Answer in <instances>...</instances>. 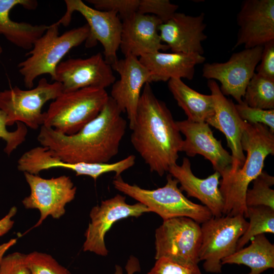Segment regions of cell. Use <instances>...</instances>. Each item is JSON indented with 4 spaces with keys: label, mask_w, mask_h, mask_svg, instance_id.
Wrapping results in <instances>:
<instances>
[{
    "label": "cell",
    "mask_w": 274,
    "mask_h": 274,
    "mask_svg": "<svg viewBox=\"0 0 274 274\" xmlns=\"http://www.w3.org/2000/svg\"><path fill=\"white\" fill-rule=\"evenodd\" d=\"M243 101L252 108L274 109V80L255 73L247 86Z\"/></svg>",
    "instance_id": "27"
},
{
    "label": "cell",
    "mask_w": 274,
    "mask_h": 274,
    "mask_svg": "<svg viewBox=\"0 0 274 274\" xmlns=\"http://www.w3.org/2000/svg\"><path fill=\"white\" fill-rule=\"evenodd\" d=\"M62 92L58 82L51 83L45 78H41L37 86L28 90L15 86L0 92V110L7 116V125L21 122L33 129L43 125V106L50 100H54Z\"/></svg>",
    "instance_id": "8"
},
{
    "label": "cell",
    "mask_w": 274,
    "mask_h": 274,
    "mask_svg": "<svg viewBox=\"0 0 274 274\" xmlns=\"http://www.w3.org/2000/svg\"><path fill=\"white\" fill-rule=\"evenodd\" d=\"M180 133L185 136L181 152L189 157L199 154L212 163L213 168L222 178L230 172L232 158L222 146L221 141L214 136L206 122H195L188 119L176 121Z\"/></svg>",
    "instance_id": "17"
},
{
    "label": "cell",
    "mask_w": 274,
    "mask_h": 274,
    "mask_svg": "<svg viewBox=\"0 0 274 274\" xmlns=\"http://www.w3.org/2000/svg\"><path fill=\"white\" fill-rule=\"evenodd\" d=\"M0 274H31L26 255L16 252L4 256L0 261Z\"/></svg>",
    "instance_id": "35"
},
{
    "label": "cell",
    "mask_w": 274,
    "mask_h": 274,
    "mask_svg": "<svg viewBox=\"0 0 274 274\" xmlns=\"http://www.w3.org/2000/svg\"><path fill=\"white\" fill-rule=\"evenodd\" d=\"M26 262L31 274H71L47 253L33 251L26 254Z\"/></svg>",
    "instance_id": "29"
},
{
    "label": "cell",
    "mask_w": 274,
    "mask_h": 274,
    "mask_svg": "<svg viewBox=\"0 0 274 274\" xmlns=\"http://www.w3.org/2000/svg\"><path fill=\"white\" fill-rule=\"evenodd\" d=\"M248 225V222L242 214L213 216L202 223L198 257L199 261H204L206 272H221L222 260L236 251L237 242Z\"/></svg>",
    "instance_id": "7"
},
{
    "label": "cell",
    "mask_w": 274,
    "mask_h": 274,
    "mask_svg": "<svg viewBox=\"0 0 274 274\" xmlns=\"http://www.w3.org/2000/svg\"><path fill=\"white\" fill-rule=\"evenodd\" d=\"M113 69L100 53L86 58L61 61L55 70L54 81L61 84L62 92L88 87L105 89L116 80Z\"/></svg>",
    "instance_id": "14"
},
{
    "label": "cell",
    "mask_w": 274,
    "mask_h": 274,
    "mask_svg": "<svg viewBox=\"0 0 274 274\" xmlns=\"http://www.w3.org/2000/svg\"><path fill=\"white\" fill-rule=\"evenodd\" d=\"M94 9L105 11H114L122 19L138 12L140 0H87Z\"/></svg>",
    "instance_id": "33"
},
{
    "label": "cell",
    "mask_w": 274,
    "mask_h": 274,
    "mask_svg": "<svg viewBox=\"0 0 274 274\" xmlns=\"http://www.w3.org/2000/svg\"><path fill=\"white\" fill-rule=\"evenodd\" d=\"M236 22L239 29L234 49L263 46L274 41V1H244Z\"/></svg>",
    "instance_id": "15"
},
{
    "label": "cell",
    "mask_w": 274,
    "mask_h": 274,
    "mask_svg": "<svg viewBox=\"0 0 274 274\" xmlns=\"http://www.w3.org/2000/svg\"><path fill=\"white\" fill-rule=\"evenodd\" d=\"M2 52H3V48L1 46V45L0 44V58H1V55L2 54Z\"/></svg>",
    "instance_id": "40"
},
{
    "label": "cell",
    "mask_w": 274,
    "mask_h": 274,
    "mask_svg": "<svg viewBox=\"0 0 274 274\" xmlns=\"http://www.w3.org/2000/svg\"><path fill=\"white\" fill-rule=\"evenodd\" d=\"M126 274H134L141 271V266L138 259L133 256H130L125 266ZM113 274H124L122 267L116 265Z\"/></svg>",
    "instance_id": "37"
},
{
    "label": "cell",
    "mask_w": 274,
    "mask_h": 274,
    "mask_svg": "<svg viewBox=\"0 0 274 274\" xmlns=\"http://www.w3.org/2000/svg\"><path fill=\"white\" fill-rule=\"evenodd\" d=\"M247 228L239 238L236 251L243 248L254 236L265 233H274V210L264 206L247 207Z\"/></svg>",
    "instance_id": "26"
},
{
    "label": "cell",
    "mask_w": 274,
    "mask_h": 274,
    "mask_svg": "<svg viewBox=\"0 0 274 274\" xmlns=\"http://www.w3.org/2000/svg\"><path fill=\"white\" fill-rule=\"evenodd\" d=\"M247 156L242 166L220 180L223 196V215L239 214L246 218V194L251 182L263 171L265 158L274 154V132L262 124H250L244 121L241 139Z\"/></svg>",
    "instance_id": "3"
},
{
    "label": "cell",
    "mask_w": 274,
    "mask_h": 274,
    "mask_svg": "<svg viewBox=\"0 0 274 274\" xmlns=\"http://www.w3.org/2000/svg\"><path fill=\"white\" fill-rule=\"evenodd\" d=\"M109 97L105 89L97 87L62 92L44 112L43 125L65 134H75L99 114Z\"/></svg>",
    "instance_id": "6"
},
{
    "label": "cell",
    "mask_w": 274,
    "mask_h": 274,
    "mask_svg": "<svg viewBox=\"0 0 274 274\" xmlns=\"http://www.w3.org/2000/svg\"><path fill=\"white\" fill-rule=\"evenodd\" d=\"M250 241L251 244L248 247L223 258L222 264L245 265L251 269L246 274H261L268 269L273 268L274 245L264 234L257 235Z\"/></svg>",
    "instance_id": "25"
},
{
    "label": "cell",
    "mask_w": 274,
    "mask_h": 274,
    "mask_svg": "<svg viewBox=\"0 0 274 274\" xmlns=\"http://www.w3.org/2000/svg\"><path fill=\"white\" fill-rule=\"evenodd\" d=\"M178 8L169 0H140L137 12L154 15L163 23L169 20Z\"/></svg>",
    "instance_id": "32"
},
{
    "label": "cell",
    "mask_w": 274,
    "mask_h": 274,
    "mask_svg": "<svg viewBox=\"0 0 274 274\" xmlns=\"http://www.w3.org/2000/svg\"><path fill=\"white\" fill-rule=\"evenodd\" d=\"M148 212L150 210L145 204L139 202L129 204L126 202V197L120 194L102 201L100 205L94 207L90 211L91 221L85 233L83 251L107 256L108 250L105 237L113 224L128 217H139Z\"/></svg>",
    "instance_id": "13"
},
{
    "label": "cell",
    "mask_w": 274,
    "mask_h": 274,
    "mask_svg": "<svg viewBox=\"0 0 274 274\" xmlns=\"http://www.w3.org/2000/svg\"><path fill=\"white\" fill-rule=\"evenodd\" d=\"M253 187L246 194L247 207L264 206L274 210V177L262 171L253 181Z\"/></svg>",
    "instance_id": "28"
},
{
    "label": "cell",
    "mask_w": 274,
    "mask_h": 274,
    "mask_svg": "<svg viewBox=\"0 0 274 274\" xmlns=\"http://www.w3.org/2000/svg\"><path fill=\"white\" fill-rule=\"evenodd\" d=\"M56 22L49 25L26 54L28 57L18 64L25 87L31 89L39 76L48 74L54 81L55 70L63 57L73 48L85 42L90 30L86 23L64 32H59Z\"/></svg>",
    "instance_id": "4"
},
{
    "label": "cell",
    "mask_w": 274,
    "mask_h": 274,
    "mask_svg": "<svg viewBox=\"0 0 274 274\" xmlns=\"http://www.w3.org/2000/svg\"><path fill=\"white\" fill-rule=\"evenodd\" d=\"M66 11L56 23L67 26L73 14L78 12L86 19L90 33L85 41V46L91 48L99 42L104 48V57L111 65L117 60V51L120 48L122 21L118 13L114 11L96 10L87 6L81 0H65Z\"/></svg>",
    "instance_id": "10"
},
{
    "label": "cell",
    "mask_w": 274,
    "mask_h": 274,
    "mask_svg": "<svg viewBox=\"0 0 274 274\" xmlns=\"http://www.w3.org/2000/svg\"><path fill=\"white\" fill-rule=\"evenodd\" d=\"M130 129L131 144L151 172L162 176L177 164L183 140L171 112L149 83L143 88Z\"/></svg>",
    "instance_id": "2"
},
{
    "label": "cell",
    "mask_w": 274,
    "mask_h": 274,
    "mask_svg": "<svg viewBox=\"0 0 274 274\" xmlns=\"http://www.w3.org/2000/svg\"><path fill=\"white\" fill-rule=\"evenodd\" d=\"M240 118L250 124H262L274 132V109L262 110L249 107L243 101L235 104Z\"/></svg>",
    "instance_id": "30"
},
{
    "label": "cell",
    "mask_w": 274,
    "mask_h": 274,
    "mask_svg": "<svg viewBox=\"0 0 274 274\" xmlns=\"http://www.w3.org/2000/svg\"><path fill=\"white\" fill-rule=\"evenodd\" d=\"M263 46H258L233 53L224 62L206 63L202 75L208 80L218 81L220 90L242 103L247 86L255 73Z\"/></svg>",
    "instance_id": "11"
},
{
    "label": "cell",
    "mask_w": 274,
    "mask_h": 274,
    "mask_svg": "<svg viewBox=\"0 0 274 274\" xmlns=\"http://www.w3.org/2000/svg\"><path fill=\"white\" fill-rule=\"evenodd\" d=\"M178 184L169 174L164 186L153 190L128 184L121 176L115 177L113 181L116 190L145 204L150 212L156 213L163 220L185 217L202 224L211 218L213 216L210 210L206 206L188 199L178 187Z\"/></svg>",
    "instance_id": "5"
},
{
    "label": "cell",
    "mask_w": 274,
    "mask_h": 274,
    "mask_svg": "<svg viewBox=\"0 0 274 274\" xmlns=\"http://www.w3.org/2000/svg\"><path fill=\"white\" fill-rule=\"evenodd\" d=\"M19 5L27 10H33L38 7V2L34 0H0V35L16 46L30 50L48 26L11 20L10 11Z\"/></svg>",
    "instance_id": "23"
},
{
    "label": "cell",
    "mask_w": 274,
    "mask_h": 274,
    "mask_svg": "<svg viewBox=\"0 0 274 274\" xmlns=\"http://www.w3.org/2000/svg\"><path fill=\"white\" fill-rule=\"evenodd\" d=\"M204 16L203 12L197 16L176 12L158 27L162 42L172 52L203 55L201 43L208 37L204 32Z\"/></svg>",
    "instance_id": "20"
},
{
    "label": "cell",
    "mask_w": 274,
    "mask_h": 274,
    "mask_svg": "<svg viewBox=\"0 0 274 274\" xmlns=\"http://www.w3.org/2000/svg\"><path fill=\"white\" fill-rule=\"evenodd\" d=\"M16 123V129L13 131H9L6 128L7 116L0 110V138L6 142L4 151L9 155L25 140L27 133L25 124L21 122Z\"/></svg>",
    "instance_id": "31"
},
{
    "label": "cell",
    "mask_w": 274,
    "mask_h": 274,
    "mask_svg": "<svg viewBox=\"0 0 274 274\" xmlns=\"http://www.w3.org/2000/svg\"><path fill=\"white\" fill-rule=\"evenodd\" d=\"M110 96L99 114L78 132L67 135L42 125L38 141L61 161L108 163L119 152L127 121Z\"/></svg>",
    "instance_id": "1"
},
{
    "label": "cell",
    "mask_w": 274,
    "mask_h": 274,
    "mask_svg": "<svg viewBox=\"0 0 274 274\" xmlns=\"http://www.w3.org/2000/svg\"><path fill=\"white\" fill-rule=\"evenodd\" d=\"M168 88L182 109L188 120L195 122H206L215 113L214 101L211 94H201L186 85L182 79H171Z\"/></svg>",
    "instance_id": "24"
},
{
    "label": "cell",
    "mask_w": 274,
    "mask_h": 274,
    "mask_svg": "<svg viewBox=\"0 0 274 274\" xmlns=\"http://www.w3.org/2000/svg\"><path fill=\"white\" fill-rule=\"evenodd\" d=\"M147 274H202L198 264L184 265L166 258L156 260Z\"/></svg>",
    "instance_id": "34"
},
{
    "label": "cell",
    "mask_w": 274,
    "mask_h": 274,
    "mask_svg": "<svg viewBox=\"0 0 274 274\" xmlns=\"http://www.w3.org/2000/svg\"><path fill=\"white\" fill-rule=\"evenodd\" d=\"M24 175L30 193L22 203L26 209H36L40 212V218L34 227L40 226L49 216L57 219L64 215L66 204L75 198L76 194L77 188L71 178L61 176L44 179L26 172Z\"/></svg>",
    "instance_id": "12"
},
{
    "label": "cell",
    "mask_w": 274,
    "mask_h": 274,
    "mask_svg": "<svg viewBox=\"0 0 274 274\" xmlns=\"http://www.w3.org/2000/svg\"><path fill=\"white\" fill-rule=\"evenodd\" d=\"M16 212V207H13L7 215L0 219V236L8 232L13 227L14 222L12 218L15 216Z\"/></svg>",
    "instance_id": "38"
},
{
    "label": "cell",
    "mask_w": 274,
    "mask_h": 274,
    "mask_svg": "<svg viewBox=\"0 0 274 274\" xmlns=\"http://www.w3.org/2000/svg\"><path fill=\"white\" fill-rule=\"evenodd\" d=\"M255 71L263 77L274 80V41L263 46L261 59Z\"/></svg>",
    "instance_id": "36"
},
{
    "label": "cell",
    "mask_w": 274,
    "mask_h": 274,
    "mask_svg": "<svg viewBox=\"0 0 274 274\" xmlns=\"http://www.w3.org/2000/svg\"><path fill=\"white\" fill-rule=\"evenodd\" d=\"M151 75V82L168 81L171 79H193L195 66L206 57L197 54L157 52L139 57Z\"/></svg>",
    "instance_id": "22"
},
{
    "label": "cell",
    "mask_w": 274,
    "mask_h": 274,
    "mask_svg": "<svg viewBox=\"0 0 274 274\" xmlns=\"http://www.w3.org/2000/svg\"><path fill=\"white\" fill-rule=\"evenodd\" d=\"M162 23L154 15L139 12L123 18L119 48L124 56L140 57L169 49L159 35L158 27Z\"/></svg>",
    "instance_id": "18"
},
{
    "label": "cell",
    "mask_w": 274,
    "mask_h": 274,
    "mask_svg": "<svg viewBox=\"0 0 274 274\" xmlns=\"http://www.w3.org/2000/svg\"><path fill=\"white\" fill-rule=\"evenodd\" d=\"M17 242L16 238H12L6 243L0 245V261L4 256V254L12 246Z\"/></svg>",
    "instance_id": "39"
},
{
    "label": "cell",
    "mask_w": 274,
    "mask_h": 274,
    "mask_svg": "<svg viewBox=\"0 0 274 274\" xmlns=\"http://www.w3.org/2000/svg\"><path fill=\"white\" fill-rule=\"evenodd\" d=\"M155 236L156 260L164 257L181 264H198L201 230L193 219L180 217L163 220Z\"/></svg>",
    "instance_id": "9"
},
{
    "label": "cell",
    "mask_w": 274,
    "mask_h": 274,
    "mask_svg": "<svg viewBox=\"0 0 274 274\" xmlns=\"http://www.w3.org/2000/svg\"><path fill=\"white\" fill-rule=\"evenodd\" d=\"M207 85L214 99L215 113L206 123L218 129L226 138L232 158L228 175L240 168L245 160L241 144L244 121L238 115L235 104L222 94L216 81L208 80Z\"/></svg>",
    "instance_id": "19"
},
{
    "label": "cell",
    "mask_w": 274,
    "mask_h": 274,
    "mask_svg": "<svg viewBox=\"0 0 274 274\" xmlns=\"http://www.w3.org/2000/svg\"><path fill=\"white\" fill-rule=\"evenodd\" d=\"M168 172L180 184V189L188 197L198 199L210 211L213 217L223 215L224 202L219 189L220 174L217 171L205 179L195 176L190 160L184 157L180 165L171 166Z\"/></svg>",
    "instance_id": "21"
},
{
    "label": "cell",
    "mask_w": 274,
    "mask_h": 274,
    "mask_svg": "<svg viewBox=\"0 0 274 274\" xmlns=\"http://www.w3.org/2000/svg\"><path fill=\"white\" fill-rule=\"evenodd\" d=\"M120 78L112 84L110 96L115 101L122 113H126L130 129L134 122L138 104L142 89L150 83L151 75L138 57L127 55L111 65Z\"/></svg>",
    "instance_id": "16"
}]
</instances>
